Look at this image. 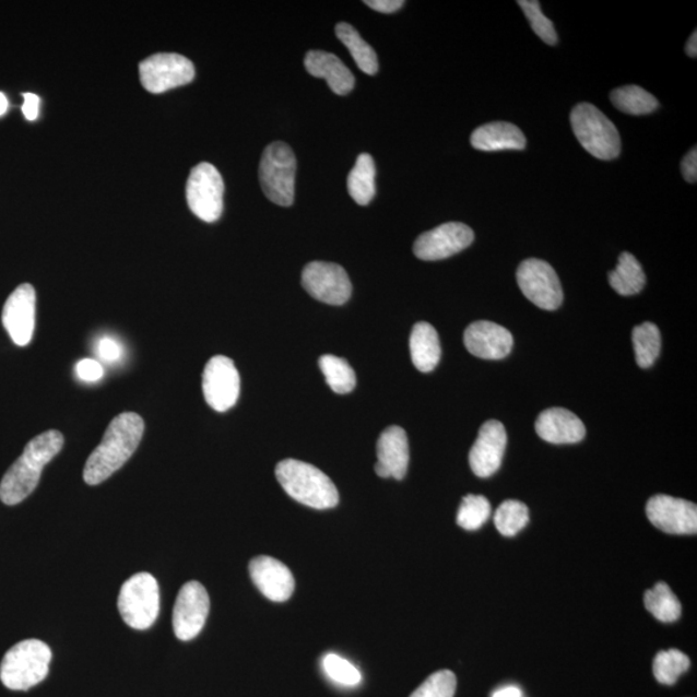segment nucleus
<instances>
[{"label": "nucleus", "mask_w": 697, "mask_h": 697, "mask_svg": "<svg viewBox=\"0 0 697 697\" xmlns=\"http://www.w3.org/2000/svg\"><path fill=\"white\" fill-rule=\"evenodd\" d=\"M144 430V420L133 412H125L114 418L105 432L102 444L85 462L84 482L90 486H96L119 471L138 450Z\"/></svg>", "instance_id": "1"}, {"label": "nucleus", "mask_w": 697, "mask_h": 697, "mask_svg": "<svg viewBox=\"0 0 697 697\" xmlns=\"http://www.w3.org/2000/svg\"><path fill=\"white\" fill-rule=\"evenodd\" d=\"M62 446L63 436L57 430L33 438L0 482V500L5 505L24 501L37 488L43 468L59 454Z\"/></svg>", "instance_id": "2"}, {"label": "nucleus", "mask_w": 697, "mask_h": 697, "mask_svg": "<svg viewBox=\"0 0 697 697\" xmlns=\"http://www.w3.org/2000/svg\"><path fill=\"white\" fill-rule=\"evenodd\" d=\"M275 476L287 495L309 508L326 510L339 504V491L329 475L308 462L283 460L275 468Z\"/></svg>", "instance_id": "3"}, {"label": "nucleus", "mask_w": 697, "mask_h": 697, "mask_svg": "<svg viewBox=\"0 0 697 697\" xmlns=\"http://www.w3.org/2000/svg\"><path fill=\"white\" fill-rule=\"evenodd\" d=\"M51 660L52 651L45 642L25 639L5 653L0 681L13 692H27L47 677Z\"/></svg>", "instance_id": "4"}, {"label": "nucleus", "mask_w": 697, "mask_h": 697, "mask_svg": "<svg viewBox=\"0 0 697 697\" xmlns=\"http://www.w3.org/2000/svg\"><path fill=\"white\" fill-rule=\"evenodd\" d=\"M571 126L576 139L589 154L601 161L617 158L622 140L617 128L592 104H579L571 113Z\"/></svg>", "instance_id": "5"}, {"label": "nucleus", "mask_w": 697, "mask_h": 697, "mask_svg": "<svg viewBox=\"0 0 697 697\" xmlns=\"http://www.w3.org/2000/svg\"><path fill=\"white\" fill-rule=\"evenodd\" d=\"M260 182L270 202L290 208L295 201L296 156L284 142L270 144L260 162Z\"/></svg>", "instance_id": "6"}, {"label": "nucleus", "mask_w": 697, "mask_h": 697, "mask_svg": "<svg viewBox=\"0 0 697 697\" xmlns=\"http://www.w3.org/2000/svg\"><path fill=\"white\" fill-rule=\"evenodd\" d=\"M118 610L128 627L151 628L161 610L160 586L154 576L140 572L128 579L118 595Z\"/></svg>", "instance_id": "7"}, {"label": "nucleus", "mask_w": 697, "mask_h": 697, "mask_svg": "<svg viewBox=\"0 0 697 697\" xmlns=\"http://www.w3.org/2000/svg\"><path fill=\"white\" fill-rule=\"evenodd\" d=\"M224 180L211 163L191 169L187 182V201L191 212L205 223H215L223 215Z\"/></svg>", "instance_id": "8"}, {"label": "nucleus", "mask_w": 697, "mask_h": 697, "mask_svg": "<svg viewBox=\"0 0 697 697\" xmlns=\"http://www.w3.org/2000/svg\"><path fill=\"white\" fill-rule=\"evenodd\" d=\"M140 81L152 94L181 87L194 81L196 68L187 57L177 54H158L140 63Z\"/></svg>", "instance_id": "9"}, {"label": "nucleus", "mask_w": 697, "mask_h": 697, "mask_svg": "<svg viewBox=\"0 0 697 697\" xmlns=\"http://www.w3.org/2000/svg\"><path fill=\"white\" fill-rule=\"evenodd\" d=\"M517 282L522 294L540 309L556 310L564 302L556 270L543 260L523 261L517 270Z\"/></svg>", "instance_id": "10"}, {"label": "nucleus", "mask_w": 697, "mask_h": 697, "mask_svg": "<svg viewBox=\"0 0 697 697\" xmlns=\"http://www.w3.org/2000/svg\"><path fill=\"white\" fill-rule=\"evenodd\" d=\"M202 387L205 402L212 410H231L240 391V377L234 362L225 355L212 357L204 367Z\"/></svg>", "instance_id": "11"}, {"label": "nucleus", "mask_w": 697, "mask_h": 697, "mask_svg": "<svg viewBox=\"0 0 697 697\" xmlns=\"http://www.w3.org/2000/svg\"><path fill=\"white\" fill-rule=\"evenodd\" d=\"M210 613L208 590L198 581L187 582L177 594L174 630L180 641H190L202 631Z\"/></svg>", "instance_id": "12"}, {"label": "nucleus", "mask_w": 697, "mask_h": 697, "mask_svg": "<svg viewBox=\"0 0 697 697\" xmlns=\"http://www.w3.org/2000/svg\"><path fill=\"white\" fill-rule=\"evenodd\" d=\"M303 286L317 300L343 305L352 296V283L343 267L332 262H310L303 270Z\"/></svg>", "instance_id": "13"}, {"label": "nucleus", "mask_w": 697, "mask_h": 697, "mask_svg": "<svg viewBox=\"0 0 697 697\" xmlns=\"http://www.w3.org/2000/svg\"><path fill=\"white\" fill-rule=\"evenodd\" d=\"M474 240V233L465 224L447 223L420 236L414 245L416 258L438 261L464 251Z\"/></svg>", "instance_id": "14"}, {"label": "nucleus", "mask_w": 697, "mask_h": 697, "mask_svg": "<svg viewBox=\"0 0 697 697\" xmlns=\"http://www.w3.org/2000/svg\"><path fill=\"white\" fill-rule=\"evenodd\" d=\"M646 513L655 528L671 535H695L697 532V508L694 503L657 495L647 503Z\"/></svg>", "instance_id": "15"}, {"label": "nucleus", "mask_w": 697, "mask_h": 697, "mask_svg": "<svg viewBox=\"0 0 697 697\" xmlns=\"http://www.w3.org/2000/svg\"><path fill=\"white\" fill-rule=\"evenodd\" d=\"M507 444V430L500 422L489 420L483 424L479 438L469 453V464L473 473L480 479H488L499 471Z\"/></svg>", "instance_id": "16"}, {"label": "nucleus", "mask_w": 697, "mask_h": 697, "mask_svg": "<svg viewBox=\"0 0 697 697\" xmlns=\"http://www.w3.org/2000/svg\"><path fill=\"white\" fill-rule=\"evenodd\" d=\"M35 303L37 295L32 284H21L13 291L3 308L2 321L14 344H31L35 329Z\"/></svg>", "instance_id": "17"}, {"label": "nucleus", "mask_w": 697, "mask_h": 697, "mask_svg": "<svg viewBox=\"0 0 697 697\" xmlns=\"http://www.w3.org/2000/svg\"><path fill=\"white\" fill-rule=\"evenodd\" d=\"M250 575L256 588L270 601H288L294 594V575L279 559L269 556L253 558L250 562Z\"/></svg>", "instance_id": "18"}, {"label": "nucleus", "mask_w": 697, "mask_h": 697, "mask_svg": "<svg viewBox=\"0 0 697 697\" xmlns=\"http://www.w3.org/2000/svg\"><path fill=\"white\" fill-rule=\"evenodd\" d=\"M410 447L407 434L400 426H389L377 442L375 472L381 479L401 481L407 473Z\"/></svg>", "instance_id": "19"}, {"label": "nucleus", "mask_w": 697, "mask_h": 697, "mask_svg": "<svg viewBox=\"0 0 697 697\" xmlns=\"http://www.w3.org/2000/svg\"><path fill=\"white\" fill-rule=\"evenodd\" d=\"M469 353L482 359H503L513 347V336L500 324L488 321L474 322L464 333Z\"/></svg>", "instance_id": "20"}, {"label": "nucleus", "mask_w": 697, "mask_h": 697, "mask_svg": "<svg viewBox=\"0 0 697 697\" xmlns=\"http://www.w3.org/2000/svg\"><path fill=\"white\" fill-rule=\"evenodd\" d=\"M537 436L547 444L572 445L586 437V425L566 409L545 410L536 420Z\"/></svg>", "instance_id": "21"}, {"label": "nucleus", "mask_w": 697, "mask_h": 697, "mask_svg": "<svg viewBox=\"0 0 697 697\" xmlns=\"http://www.w3.org/2000/svg\"><path fill=\"white\" fill-rule=\"evenodd\" d=\"M304 63L310 75L322 78L336 95L345 96L353 91L354 75L338 56L324 51H310Z\"/></svg>", "instance_id": "22"}, {"label": "nucleus", "mask_w": 697, "mask_h": 697, "mask_svg": "<svg viewBox=\"0 0 697 697\" xmlns=\"http://www.w3.org/2000/svg\"><path fill=\"white\" fill-rule=\"evenodd\" d=\"M472 146L481 152L523 151L528 141L515 125L494 122L476 128L471 138Z\"/></svg>", "instance_id": "23"}, {"label": "nucleus", "mask_w": 697, "mask_h": 697, "mask_svg": "<svg viewBox=\"0 0 697 697\" xmlns=\"http://www.w3.org/2000/svg\"><path fill=\"white\" fill-rule=\"evenodd\" d=\"M410 351L418 371L432 373L442 355L436 329L426 322L416 323L410 338Z\"/></svg>", "instance_id": "24"}, {"label": "nucleus", "mask_w": 697, "mask_h": 697, "mask_svg": "<svg viewBox=\"0 0 697 697\" xmlns=\"http://www.w3.org/2000/svg\"><path fill=\"white\" fill-rule=\"evenodd\" d=\"M609 282L618 295L633 296L643 290L646 275L635 256L624 252L618 258L616 269L609 274Z\"/></svg>", "instance_id": "25"}, {"label": "nucleus", "mask_w": 697, "mask_h": 697, "mask_svg": "<svg viewBox=\"0 0 697 697\" xmlns=\"http://www.w3.org/2000/svg\"><path fill=\"white\" fill-rule=\"evenodd\" d=\"M376 167L371 155L363 153L347 176L349 194L359 205L371 203L376 194Z\"/></svg>", "instance_id": "26"}, {"label": "nucleus", "mask_w": 697, "mask_h": 697, "mask_svg": "<svg viewBox=\"0 0 697 697\" xmlns=\"http://www.w3.org/2000/svg\"><path fill=\"white\" fill-rule=\"evenodd\" d=\"M338 38L344 43L351 51L357 67L368 75H375L379 71V61L374 48L363 40L359 33L352 25L341 23L336 25Z\"/></svg>", "instance_id": "27"}, {"label": "nucleus", "mask_w": 697, "mask_h": 697, "mask_svg": "<svg viewBox=\"0 0 697 697\" xmlns=\"http://www.w3.org/2000/svg\"><path fill=\"white\" fill-rule=\"evenodd\" d=\"M645 606L661 623L677 622L682 614L677 595L665 582H658L655 587L645 593Z\"/></svg>", "instance_id": "28"}, {"label": "nucleus", "mask_w": 697, "mask_h": 697, "mask_svg": "<svg viewBox=\"0 0 697 697\" xmlns=\"http://www.w3.org/2000/svg\"><path fill=\"white\" fill-rule=\"evenodd\" d=\"M611 102L618 110L631 116H645L659 108L657 97L638 85H627L611 92Z\"/></svg>", "instance_id": "29"}, {"label": "nucleus", "mask_w": 697, "mask_h": 697, "mask_svg": "<svg viewBox=\"0 0 697 697\" xmlns=\"http://www.w3.org/2000/svg\"><path fill=\"white\" fill-rule=\"evenodd\" d=\"M319 367L326 377L327 383L338 394L351 393L357 383V377L353 368L344 358L326 354L319 358Z\"/></svg>", "instance_id": "30"}, {"label": "nucleus", "mask_w": 697, "mask_h": 697, "mask_svg": "<svg viewBox=\"0 0 697 697\" xmlns=\"http://www.w3.org/2000/svg\"><path fill=\"white\" fill-rule=\"evenodd\" d=\"M637 365L650 368L657 362L661 351V335L657 324L647 322L633 330Z\"/></svg>", "instance_id": "31"}, {"label": "nucleus", "mask_w": 697, "mask_h": 697, "mask_svg": "<svg viewBox=\"0 0 697 697\" xmlns=\"http://www.w3.org/2000/svg\"><path fill=\"white\" fill-rule=\"evenodd\" d=\"M692 661L680 650L660 651L653 660V675L659 684L672 686L688 671Z\"/></svg>", "instance_id": "32"}, {"label": "nucleus", "mask_w": 697, "mask_h": 697, "mask_svg": "<svg viewBox=\"0 0 697 697\" xmlns=\"http://www.w3.org/2000/svg\"><path fill=\"white\" fill-rule=\"evenodd\" d=\"M530 521L528 505L517 500L504 501L495 513V525L503 536H516Z\"/></svg>", "instance_id": "33"}, {"label": "nucleus", "mask_w": 697, "mask_h": 697, "mask_svg": "<svg viewBox=\"0 0 697 697\" xmlns=\"http://www.w3.org/2000/svg\"><path fill=\"white\" fill-rule=\"evenodd\" d=\"M491 516V504L485 496L468 495L462 499L457 522L461 529L475 531L487 522Z\"/></svg>", "instance_id": "34"}, {"label": "nucleus", "mask_w": 697, "mask_h": 697, "mask_svg": "<svg viewBox=\"0 0 697 697\" xmlns=\"http://www.w3.org/2000/svg\"><path fill=\"white\" fill-rule=\"evenodd\" d=\"M322 665L327 677L341 686L354 687L361 684L362 674L357 668L336 653L326 655Z\"/></svg>", "instance_id": "35"}, {"label": "nucleus", "mask_w": 697, "mask_h": 697, "mask_svg": "<svg viewBox=\"0 0 697 697\" xmlns=\"http://www.w3.org/2000/svg\"><path fill=\"white\" fill-rule=\"evenodd\" d=\"M519 5L525 14V19L530 21L533 32L537 34V37L542 38L546 45H557L558 37L556 28L550 19L544 16L540 3L536 0H519Z\"/></svg>", "instance_id": "36"}, {"label": "nucleus", "mask_w": 697, "mask_h": 697, "mask_svg": "<svg viewBox=\"0 0 697 697\" xmlns=\"http://www.w3.org/2000/svg\"><path fill=\"white\" fill-rule=\"evenodd\" d=\"M457 686V675L451 671H439L426 678L410 697H453Z\"/></svg>", "instance_id": "37"}, {"label": "nucleus", "mask_w": 697, "mask_h": 697, "mask_svg": "<svg viewBox=\"0 0 697 697\" xmlns=\"http://www.w3.org/2000/svg\"><path fill=\"white\" fill-rule=\"evenodd\" d=\"M97 355L103 362L114 365V363L122 358L123 349L116 339L103 338L99 339L97 344Z\"/></svg>", "instance_id": "38"}, {"label": "nucleus", "mask_w": 697, "mask_h": 697, "mask_svg": "<svg viewBox=\"0 0 697 697\" xmlns=\"http://www.w3.org/2000/svg\"><path fill=\"white\" fill-rule=\"evenodd\" d=\"M76 376L84 382H97L103 379L104 368L96 359L84 358L78 362L75 367Z\"/></svg>", "instance_id": "39"}, {"label": "nucleus", "mask_w": 697, "mask_h": 697, "mask_svg": "<svg viewBox=\"0 0 697 697\" xmlns=\"http://www.w3.org/2000/svg\"><path fill=\"white\" fill-rule=\"evenodd\" d=\"M682 174L687 182L695 184L697 179V152L696 147L693 151H689L685 156L684 161H682Z\"/></svg>", "instance_id": "40"}, {"label": "nucleus", "mask_w": 697, "mask_h": 697, "mask_svg": "<svg viewBox=\"0 0 697 697\" xmlns=\"http://www.w3.org/2000/svg\"><path fill=\"white\" fill-rule=\"evenodd\" d=\"M366 5L381 13H394L404 5L403 0H366Z\"/></svg>", "instance_id": "41"}, {"label": "nucleus", "mask_w": 697, "mask_h": 697, "mask_svg": "<svg viewBox=\"0 0 697 697\" xmlns=\"http://www.w3.org/2000/svg\"><path fill=\"white\" fill-rule=\"evenodd\" d=\"M23 113L27 120H35L39 116L40 99L34 94H24Z\"/></svg>", "instance_id": "42"}, {"label": "nucleus", "mask_w": 697, "mask_h": 697, "mask_svg": "<svg viewBox=\"0 0 697 697\" xmlns=\"http://www.w3.org/2000/svg\"><path fill=\"white\" fill-rule=\"evenodd\" d=\"M493 697H522V692L516 686H508L497 689Z\"/></svg>", "instance_id": "43"}, {"label": "nucleus", "mask_w": 697, "mask_h": 697, "mask_svg": "<svg viewBox=\"0 0 697 697\" xmlns=\"http://www.w3.org/2000/svg\"><path fill=\"white\" fill-rule=\"evenodd\" d=\"M686 52H687V55L689 57H693V59H695V57L697 56V33H696V31L694 32V34L692 35V37H689V39L687 42Z\"/></svg>", "instance_id": "44"}, {"label": "nucleus", "mask_w": 697, "mask_h": 697, "mask_svg": "<svg viewBox=\"0 0 697 697\" xmlns=\"http://www.w3.org/2000/svg\"><path fill=\"white\" fill-rule=\"evenodd\" d=\"M7 110H9V99L0 92V117L4 116Z\"/></svg>", "instance_id": "45"}]
</instances>
